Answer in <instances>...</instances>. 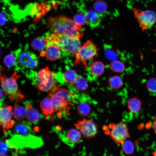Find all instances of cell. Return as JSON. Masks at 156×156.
Listing matches in <instances>:
<instances>
[{
    "label": "cell",
    "mask_w": 156,
    "mask_h": 156,
    "mask_svg": "<svg viewBox=\"0 0 156 156\" xmlns=\"http://www.w3.org/2000/svg\"><path fill=\"white\" fill-rule=\"evenodd\" d=\"M122 144V150L125 154L129 155L133 152L134 145L130 141L126 140Z\"/></svg>",
    "instance_id": "cb8c5ba5"
},
{
    "label": "cell",
    "mask_w": 156,
    "mask_h": 156,
    "mask_svg": "<svg viewBox=\"0 0 156 156\" xmlns=\"http://www.w3.org/2000/svg\"><path fill=\"white\" fill-rule=\"evenodd\" d=\"M77 111L79 114L82 116L88 115L90 112V108L88 104L85 103H80L77 107Z\"/></svg>",
    "instance_id": "4316f807"
},
{
    "label": "cell",
    "mask_w": 156,
    "mask_h": 156,
    "mask_svg": "<svg viewBox=\"0 0 156 156\" xmlns=\"http://www.w3.org/2000/svg\"><path fill=\"white\" fill-rule=\"evenodd\" d=\"M104 64L99 61L93 62L90 67V72L93 75L96 77L101 75L104 71Z\"/></svg>",
    "instance_id": "ac0fdd59"
},
{
    "label": "cell",
    "mask_w": 156,
    "mask_h": 156,
    "mask_svg": "<svg viewBox=\"0 0 156 156\" xmlns=\"http://www.w3.org/2000/svg\"><path fill=\"white\" fill-rule=\"evenodd\" d=\"M110 68L114 72L121 73L125 70V65L121 61H114L111 63Z\"/></svg>",
    "instance_id": "d4e9b609"
},
{
    "label": "cell",
    "mask_w": 156,
    "mask_h": 156,
    "mask_svg": "<svg viewBox=\"0 0 156 156\" xmlns=\"http://www.w3.org/2000/svg\"><path fill=\"white\" fill-rule=\"evenodd\" d=\"M40 107L45 118L53 121L54 108L51 98L49 95L41 101Z\"/></svg>",
    "instance_id": "5bb4252c"
},
{
    "label": "cell",
    "mask_w": 156,
    "mask_h": 156,
    "mask_svg": "<svg viewBox=\"0 0 156 156\" xmlns=\"http://www.w3.org/2000/svg\"><path fill=\"white\" fill-rule=\"evenodd\" d=\"M74 125L87 139L94 137L97 134L96 125L91 119H83L78 121Z\"/></svg>",
    "instance_id": "8fae6325"
},
{
    "label": "cell",
    "mask_w": 156,
    "mask_h": 156,
    "mask_svg": "<svg viewBox=\"0 0 156 156\" xmlns=\"http://www.w3.org/2000/svg\"><path fill=\"white\" fill-rule=\"evenodd\" d=\"M109 83L113 89H118L122 86V82L121 78L118 76H114L109 80Z\"/></svg>",
    "instance_id": "484cf974"
},
{
    "label": "cell",
    "mask_w": 156,
    "mask_h": 156,
    "mask_svg": "<svg viewBox=\"0 0 156 156\" xmlns=\"http://www.w3.org/2000/svg\"><path fill=\"white\" fill-rule=\"evenodd\" d=\"M146 86L150 93L156 95V78L153 77L149 79L147 81Z\"/></svg>",
    "instance_id": "83f0119b"
},
{
    "label": "cell",
    "mask_w": 156,
    "mask_h": 156,
    "mask_svg": "<svg viewBox=\"0 0 156 156\" xmlns=\"http://www.w3.org/2000/svg\"><path fill=\"white\" fill-rule=\"evenodd\" d=\"M20 105H16L14 107L12 112L13 117L16 120L21 121L24 118L22 116L19 109Z\"/></svg>",
    "instance_id": "4dcf8cb0"
},
{
    "label": "cell",
    "mask_w": 156,
    "mask_h": 156,
    "mask_svg": "<svg viewBox=\"0 0 156 156\" xmlns=\"http://www.w3.org/2000/svg\"><path fill=\"white\" fill-rule=\"evenodd\" d=\"M18 75L14 72L10 77L2 75L1 81L3 90L6 95L9 96L10 100L14 102L23 101L24 96L21 93L18 86L16 80Z\"/></svg>",
    "instance_id": "8992f818"
},
{
    "label": "cell",
    "mask_w": 156,
    "mask_h": 156,
    "mask_svg": "<svg viewBox=\"0 0 156 156\" xmlns=\"http://www.w3.org/2000/svg\"><path fill=\"white\" fill-rule=\"evenodd\" d=\"M25 107L27 110L26 118L29 122L36 124L40 119V115L38 111L32 107V105L30 103H26Z\"/></svg>",
    "instance_id": "2e32d148"
},
{
    "label": "cell",
    "mask_w": 156,
    "mask_h": 156,
    "mask_svg": "<svg viewBox=\"0 0 156 156\" xmlns=\"http://www.w3.org/2000/svg\"><path fill=\"white\" fill-rule=\"evenodd\" d=\"M94 8L95 10L99 13L104 12L106 10V4L103 1H97L94 4Z\"/></svg>",
    "instance_id": "f546056e"
},
{
    "label": "cell",
    "mask_w": 156,
    "mask_h": 156,
    "mask_svg": "<svg viewBox=\"0 0 156 156\" xmlns=\"http://www.w3.org/2000/svg\"><path fill=\"white\" fill-rule=\"evenodd\" d=\"M74 84L76 89L80 91H84L88 87V84L86 79L81 76H78Z\"/></svg>",
    "instance_id": "603a6c76"
},
{
    "label": "cell",
    "mask_w": 156,
    "mask_h": 156,
    "mask_svg": "<svg viewBox=\"0 0 156 156\" xmlns=\"http://www.w3.org/2000/svg\"><path fill=\"white\" fill-rule=\"evenodd\" d=\"M53 103L54 112H63L68 114V105L74 97V94L71 91L63 88H59L56 86L49 92Z\"/></svg>",
    "instance_id": "3957f363"
},
{
    "label": "cell",
    "mask_w": 156,
    "mask_h": 156,
    "mask_svg": "<svg viewBox=\"0 0 156 156\" xmlns=\"http://www.w3.org/2000/svg\"><path fill=\"white\" fill-rule=\"evenodd\" d=\"M73 20L76 24L81 26L86 23L85 14L81 13L75 14L74 16Z\"/></svg>",
    "instance_id": "f1b7e54d"
},
{
    "label": "cell",
    "mask_w": 156,
    "mask_h": 156,
    "mask_svg": "<svg viewBox=\"0 0 156 156\" xmlns=\"http://www.w3.org/2000/svg\"><path fill=\"white\" fill-rule=\"evenodd\" d=\"M0 144V155L1 156L8 155L5 154L8 149L7 144L3 141H1Z\"/></svg>",
    "instance_id": "1f68e13d"
},
{
    "label": "cell",
    "mask_w": 156,
    "mask_h": 156,
    "mask_svg": "<svg viewBox=\"0 0 156 156\" xmlns=\"http://www.w3.org/2000/svg\"><path fill=\"white\" fill-rule=\"evenodd\" d=\"M98 50L96 46L92 41L87 40L75 54L74 64L76 65L81 63L86 67L87 61H92L95 57L98 56Z\"/></svg>",
    "instance_id": "52a82bcc"
},
{
    "label": "cell",
    "mask_w": 156,
    "mask_h": 156,
    "mask_svg": "<svg viewBox=\"0 0 156 156\" xmlns=\"http://www.w3.org/2000/svg\"><path fill=\"white\" fill-rule=\"evenodd\" d=\"M3 94L1 89H0V106L2 105V104L3 101Z\"/></svg>",
    "instance_id": "e575fe53"
},
{
    "label": "cell",
    "mask_w": 156,
    "mask_h": 156,
    "mask_svg": "<svg viewBox=\"0 0 156 156\" xmlns=\"http://www.w3.org/2000/svg\"><path fill=\"white\" fill-rule=\"evenodd\" d=\"M153 127L155 132L156 133V114L153 120Z\"/></svg>",
    "instance_id": "836d02e7"
},
{
    "label": "cell",
    "mask_w": 156,
    "mask_h": 156,
    "mask_svg": "<svg viewBox=\"0 0 156 156\" xmlns=\"http://www.w3.org/2000/svg\"><path fill=\"white\" fill-rule=\"evenodd\" d=\"M81 134L79 130L75 129H71L67 131L66 136L67 140L70 142L76 143L81 140Z\"/></svg>",
    "instance_id": "e0dca14e"
},
{
    "label": "cell",
    "mask_w": 156,
    "mask_h": 156,
    "mask_svg": "<svg viewBox=\"0 0 156 156\" xmlns=\"http://www.w3.org/2000/svg\"><path fill=\"white\" fill-rule=\"evenodd\" d=\"M86 23L92 28L99 26L101 22V18L99 14L96 11L90 10L87 11L85 14Z\"/></svg>",
    "instance_id": "9a60e30c"
},
{
    "label": "cell",
    "mask_w": 156,
    "mask_h": 156,
    "mask_svg": "<svg viewBox=\"0 0 156 156\" xmlns=\"http://www.w3.org/2000/svg\"><path fill=\"white\" fill-rule=\"evenodd\" d=\"M127 105L129 110L133 113H138L141 108V104L140 101L134 97L129 99L127 101Z\"/></svg>",
    "instance_id": "d6986e66"
},
{
    "label": "cell",
    "mask_w": 156,
    "mask_h": 156,
    "mask_svg": "<svg viewBox=\"0 0 156 156\" xmlns=\"http://www.w3.org/2000/svg\"><path fill=\"white\" fill-rule=\"evenodd\" d=\"M108 126L111 138L118 145L122 144L129 136L127 126L122 122L116 124L111 123Z\"/></svg>",
    "instance_id": "9c48e42d"
},
{
    "label": "cell",
    "mask_w": 156,
    "mask_h": 156,
    "mask_svg": "<svg viewBox=\"0 0 156 156\" xmlns=\"http://www.w3.org/2000/svg\"><path fill=\"white\" fill-rule=\"evenodd\" d=\"M44 41L46 48L45 51L41 52V56H45L47 59L50 61H53L57 60L60 55V48L54 42L49 40L46 38Z\"/></svg>",
    "instance_id": "4fadbf2b"
},
{
    "label": "cell",
    "mask_w": 156,
    "mask_h": 156,
    "mask_svg": "<svg viewBox=\"0 0 156 156\" xmlns=\"http://www.w3.org/2000/svg\"><path fill=\"white\" fill-rule=\"evenodd\" d=\"M47 24L54 32L79 39L83 35L81 26L76 24L73 20L63 15L49 18Z\"/></svg>",
    "instance_id": "7a4b0ae2"
},
{
    "label": "cell",
    "mask_w": 156,
    "mask_h": 156,
    "mask_svg": "<svg viewBox=\"0 0 156 156\" xmlns=\"http://www.w3.org/2000/svg\"><path fill=\"white\" fill-rule=\"evenodd\" d=\"M63 77V79L65 82L71 84L74 83L78 76L75 70L69 69L65 72Z\"/></svg>",
    "instance_id": "44dd1931"
},
{
    "label": "cell",
    "mask_w": 156,
    "mask_h": 156,
    "mask_svg": "<svg viewBox=\"0 0 156 156\" xmlns=\"http://www.w3.org/2000/svg\"><path fill=\"white\" fill-rule=\"evenodd\" d=\"M54 42L61 49L67 52L75 54L81 47L79 39L53 32L46 37Z\"/></svg>",
    "instance_id": "5b68a950"
},
{
    "label": "cell",
    "mask_w": 156,
    "mask_h": 156,
    "mask_svg": "<svg viewBox=\"0 0 156 156\" xmlns=\"http://www.w3.org/2000/svg\"><path fill=\"white\" fill-rule=\"evenodd\" d=\"M17 61L21 67L25 68H36L39 63L38 57L36 55L29 51L20 52Z\"/></svg>",
    "instance_id": "7c38bea8"
},
{
    "label": "cell",
    "mask_w": 156,
    "mask_h": 156,
    "mask_svg": "<svg viewBox=\"0 0 156 156\" xmlns=\"http://www.w3.org/2000/svg\"><path fill=\"white\" fill-rule=\"evenodd\" d=\"M13 110L11 106L2 105L0 106V124L5 134L14 125L15 122L12 118Z\"/></svg>",
    "instance_id": "30bf717a"
},
{
    "label": "cell",
    "mask_w": 156,
    "mask_h": 156,
    "mask_svg": "<svg viewBox=\"0 0 156 156\" xmlns=\"http://www.w3.org/2000/svg\"><path fill=\"white\" fill-rule=\"evenodd\" d=\"M0 17V25L1 26L5 24L6 22V19L4 15L2 13H1Z\"/></svg>",
    "instance_id": "d6a6232c"
},
{
    "label": "cell",
    "mask_w": 156,
    "mask_h": 156,
    "mask_svg": "<svg viewBox=\"0 0 156 156\" xmlns=\"http://www.w3.org/2000/svg\"><path fill=\"white\" fill-rule=\"evenodd\" d=\"M29 124L25 122L18 123L12 132L8 131L6 133L10 136V138L6 140L8 146L16 149L35 148L42 145V139L33 134Z\"/></svg>",
    "instance_id": "6da1fadb"
},
{
    "label": "cell",
    "mask_w": 156,
    "mask_h": 156,
    "mask_svg": "<svg viewBox=\"0 0 156 156\" xmlns=\"http://www.w3.org/2000/svg\"><path fill=\"white\" fill-rule=\"evenodd\" d=\"M31 46L34 50L40 51H43L46 47L44 39L40 37L35 38L32 42Z\"/></svg>",
    "instance_id": "7402d4cb"
},
{
    "label": "cell",
    "mask_w": 156,
    "mask_h": 156,
    "mask_svg": "<svg viewBox=\"0 0 156 156\" xmlns=\"http://www.w3.org/2000/svg\"><path fill=\"white\" fill-rule=\"evenodd\" d=\"M20 50L7 55L4 58L3 62L5 65L8 68L13 66L17 60L20 53Z\"/></svg>",
    "instance_id": "ffe728a7"
},
{
    "label": "cell",
    "mask_w": 156,
    "mask_h": 156,
    "mask_svg": "<svg viewBox=\"0 0 156 156\" xmlns=\"http://www.w3.org/2000/svg\"><path fill=\"white\" fill-rule=\"evenodd\" d=\"M33 84L40 91L49 92L57 86L55 73H53L47 66L38 72L31 73Z\"/></svg>",
    "instance_id": "277c9868"
},
{
    "label": "cell",
    "mask_w": 156,
    "mask_h": 156,
    "mask_svg": "<svg viewBox=\"0 0 156 156\" xmlns=\"http://www.w3.org/2000/svg\"><path fill=\"white\" fill-rule=\"evenodd\" d=\"M133 12L142 31L150 29L156 22V13L153 10H142L134 8L133 9Z\"/></svg>",
    "instance_id": "ba28073f"
}]
</instances>
